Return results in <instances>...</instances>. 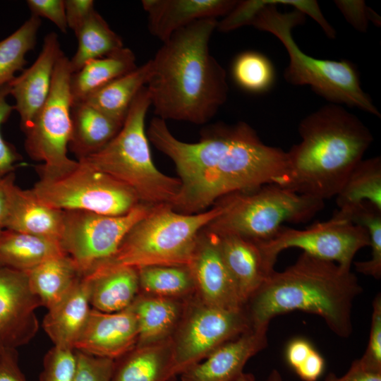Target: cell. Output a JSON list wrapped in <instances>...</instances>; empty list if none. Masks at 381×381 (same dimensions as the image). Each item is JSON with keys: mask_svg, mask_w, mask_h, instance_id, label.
Here are the masks:
<instances>
[{"mask_svg": "<svg viewBox=\"0 0 381 381\" xmlns=\"http://www.w3.org/2000/svg\"><path fill=\"white\" fill-rule=\"evenodd\" d=\"M146 133L175 164L181 185L171 206L178 212L198 213L230 193L279 185L287 170L286 152L265 144L243 121L209 126L197 143L179 140L157 116Z\"/></svg>", "mask_w": 381, "mask_h": 381, "instance_id": "cell-1", "label": "cell"}, {"mask_svg": "<svg viewBox=\"0 0 381 381\" xmlns=\"http://www.w3.org/2000/svg\"><path fill=\"white\" fill-rule=\"evenodd\" d=\"M217 22L202 19L178 30L151 59L146 88L157 117L203 124L226 101V71L209 49Z\"/></svg>", "mask_w": 381, "mask_h": 381, "instance_id": "cell-2", "label": "cell"}, {"mask_svg": "<svg viewBox=\"0 0 381 381\" xmlns=\"http://www.w3.org/2000/svg\"><path fill=\"white\" fill-rule=\"evenodd\" d=\"M362 291L351 269L303 253L284 271L274 270L244 308L252 328L269 326L277 315L301 310L320 316L334 334L347 338L353 330V303Z\"/></svg>", "mask_w": 381, "mask_h": 381, "instance_id": "cell-3", "label": "cell"}, {"mask_svg": "<svg viewBox=\"0 0 381 381\" xmlns=\"http://www.w3.org/2000/svg\"><path fill=\"white\" fill-rule=\"evenodd\" d=\"M298 133L279 185L322 200L336 196L373 140L356 116L333 103L301 120Z\"/></svg>", "mask_w": 381, "mask_h": 381, "instance_id": "cell-4", "label": "cell"}, {"mask_svg": "<svg viewBox=\"0 0 381 381\" xmlns=\"http://www.w3.org/2000/svg\"><path fill=\"white\" fill-rule=\"evenodd\" d=\"M260 9L249 25L272 34L285 47L289 62L286 80L294 85H309L330 103L356 107L380 118L371 97L361 87L358 72L347 60L319 59L304 53L292 36V30L304 22L305 15L294 9L280 12L274 0H259Z\"/></svg>", "mask_w": 381, "mask_h": 381, "instance_id": "cell-5", "label": "cell"}, {"mask_svg": "<svg viewBox=\"0 0 381 381\" xmlns=\"http://www.w3.org/2000/svg\"><path fill=\"white\" fill-rule=\"evenodd\" d=\"M151 106L143 87L138 92L116 136L99 151L78 159L129 188L140 203L171 205L179 193V178L169 176L154 164L145 128Z\"/></svg>", "mask_w": 381, "mask_h": 381, "instance_id": "cell-6", "label": "cell"}, {"mask_svg": "<svg viewBox=\"0 0 381 381\" xmlns=\"http://www.w3.org/2000/svg\"><path fill=\"white\" fill-rule=\"evenodd\" d=\"M221 212L217 202L208 210L195 214L178 212L167 204L155 206L131 227L116 253L98 265L135 269L188 266L200 233Z\"/></svg>", "mask_w": 381, "mask_h": 381, "instance_id": "cell-7", "label": "cell"}, {"mask_svg": "<svg viewBox=\"0 0 381 381\" xmlns=\"http://www.w3.org/2000/svg\"><path fill=\"white\" fill-rule=\"evenodd\" d=\"M217 202L222 212L205 229L217 235L235 234L255 243L272 238L286 222L309 220L324 207V200L277 183L236 191Z\"/></svg>", "mask_w": 381, "mask_h": 381, "instance_id": "cell-8", "label": "cell"}, {"mask_svg": "<svg viewBox=\"0 0 381 381\" xmlns=\"http://www.w3.org/2000/svg\"><path fill=\"white\" fill-rule=\"evenodd\" d=\"M39 176L32 190L41 202L59 210L120 216L140 203L129 188L78 160L66 171Z\"/></svg>", "mask_w": 381, "mask_h": 381, "instance_id": "cell-9", "label": "cell"}, {"mask_svg": "<svg viewBox=\"0 0 381 381\" xmlns=\"http://www.w3.org/2000/svg\"><path fill=\"white\" fill-rule=\"evenodd\" d=\"M72 73L69 59L64 54L56 64L47 99L25 132L28 155L42 162L37 167L39 175L66 171L77 162L67 154L71 135Z\"/></svg>", "mask_w": 381, "mask_h": 381, "instance_id": "cell-10", "label": "cell"}, {"mask_svg": "<svg viewBox=\"0 0 381 381\" xmlns=\"http://www.w3.org/2000/svg\"><path fill=\"white\" fill-rule=\"evenodd\" d=\"M250 328L245 308L231 310L216 308L204 303L198 298L186 303L181 320L172 337V379Z\"/></svg>", "mask_w": 381, "mask_h": 381, "instance_id": "cell-11", "label": "cell"}, {"mask_svg": "<svg viewBox=\"0 0 381 381\" xmlns=\"http://www.w3.org/2000/svg\"><path fill=\"white\" fill-rule=\"evenodd\" d=\"M152 207L140 203L127 214L120 216L64 210L60 244L73 260L82 275H85L111 258L131 227Z\"/></svg>", "mask_w": 381, "mask_h": 381, "instance_id": "cell-12", "label": "cell"}, {"mask_svg": "<svg viewBox=\"0 0 381 381\" xmlns=\"http://www.w3.org/2000/svg\"><path fill=\"white\" fill-rule=\"evenodd\" d=\"M257 243L272 270L279 254L290 248H300L313 257L351 269L356 253L370 246V238L364 227L336 211L328 221L304 229L283 226L272 238Z\"/></svg>", "mask_w": 381, "mask_h": 381, "instance_id": "cell-13", "label": "cell"}, {"mask_svg": "<svg viewBox=\"0 0 381 381\" xmlns=\"http://www.w3.org/2000/svg\"><path fill=\"white\" fill-rule=\"evenodd\" d=\"M188 266L194 281L197 297L202 302L226 310L244 308L236 284L223 258L219 238L217 234L207 229L200 233Z\"/></svg>", "mask_w": 381, "mask_h": 381, "instance_id": "cell-14", "label": "cell"}, {"mask_svg": "<svg viewBox=\"0 0 381 381\" xmlns=\"http://www.w3.org/2000/svg\"><path fill=\"white\" fill-rule=\"evenodd\" d=\"M40 306L27 272L0 268V345L16 349L30 342L38 331Z\"/></svg>", "mask_w": 381, "mask_h": 381, "instance_id": "cell-15", "label": "cell"}, {"mask_svg": "<svg viewBox=\"0 0 381 381\" xmlns=\"http://www.w3.org/2000/svg\"><path fill=\"white\" fill-rule=\"evenodd\" d=\"M63 54L57 34H47L35 62L8 84L9 95L16 101L13 108L19 114L24 133L47 99L56 64Z\"/></svg>", "mask_w": 381, "mask_h": 381, "instance_id": "cell-16", "label": "cell"}, {"mask_svg": "<svg viewBox=\"0 0 381 381\" xmlns=\"http://www.w3.org/2000/svg\"><path fill=\"white\" fill-rule=\"evenodd\" d=\"M138 339V321L131 306L114 313L91 308L74 349L116 360L134 349Z\"/></svg>", "mask_w": 381, "mask_h": 381, "instance_id": "cell-17", "label": "cell"}, {"mask_svg": "<svg viewBox=\"0 0 381 381\" xmlns=\"http://www.w3.org/2000/svg\"><path fill=\"white\" fill-rule=\"evenodd\" d=\"M268 326L250 328L181 374V381H234L248 360L267 346Z\"/></svg>", "mask_w": 381, "mask_h": 381, "instance_id": "cell-18", "label": "cell"}, {"mask_svg": "<svg viewBox=\"0 0 381 381\" xmlns=\"http://www.w3.org/2000/svg\"><path fill=\"white\" fill-rule=\"evenodd\" d=\"M236 0H143L150 32L162 42L176 31L202 19L224 17Z\"/></svg>", "mask_w": 381, "mask_h": 381, "instance_id": "cell-19", "label": "cell"}, {"mask_svg": "<svg viewBox=\"0 0 381 381\" xmlns=\"http://www.w3.org/2000/svg\"><path fill=\"white\" fill-rule=\"evenodd\" d=\"M217 236L223 258L245 307L274 270L267 266L257 243L235 234Z\"/></svg>", "mask_w": 381, "mask_h": 381, "instance_id": "cell-20", "label": "cell"}, {"mask_svg": "<svg viewBox=\"0 0 381 381\" xmlns=\"http://www.w3.org/2000/svg\"><path fill=\"white\" fill-rule=\"evenodd\" d=\"M89 286L92 308L114 313L128 308L140 293L138 270L97 265L83 275Z\"/></svg>", "mask_w": 381, "mask_h": 381, "instance_id": "cell-21", "label": "cell"}, {"mask_svg": "<svg viewBox=\"0 0 381 381\" xmlns=\"http://www.w3.org/2000/svg\"><path fill=\"white\" fill-rule=\"evenodd\" d=\"M90 306L88 284L82 276L44 318L43 328L55 346L74 349L91 310Z\"/></svg>", "mask_w": 381, "mask_h": 381, "instance_id": "cell-22", "label": "cell"}, {"mask_svg": "<svg viewBox=\"0 0 381 381\" xmlns=\"http://www.w3.org/2000/svg\"><path fill=\"white\" fill-rule=\"evenodd\" d=\"M138 325L135 346H144L172 338L184 313L181 298L139 293L132 304Z\"/></svg>", "mask_w": 381, "mask_h": 381, "instance_id": "cell-23", "label": "cell"}, {"mask_svg": "<svg viewBox=\"0 0 381 381\" xmlns=\"http://www.w3.org/2000/svg\"><path fill=\"white\" fill-rule=\"evenodd\" d=\"M64 219V210L43 203L32 189L16 186L5 229L59 241Z\"/></svg>", "mask_w": 381, "mask_h": 381, "instance_id": "cell-24", "label": "cell"}, {"mask_svg": "<svg viewBox=\"0 0 381 381\" xmlns=\"http://www.w3.org/2000/svg\"><path fill=\"white\" fill-rule=\"evenodd\" d=\"M71 135L68 149L78 159L87 157L108 144L123 123L91 105L73 103L71 109Z\"/></svg>", "mask_w": 381, "mask_h": 381, "instance_id": "cell-25", "label": "cell"}, {"mask_svg": "<svg viewBox=\"0 0 381 381\" xmlns=\"http://www.w3.org/2000/svg\"><path fill=\"white\" fill-rule=\"evenodd\" d=\"M172 338L135 346L114 360L111 381H171Z\"/></svg>", "mask_w": 381, "mask_h": 381, "instance_id": "cell-26", "label": "cell"}, {"mask_svg": "<svg viewBox=\"0 0 381 381\" xmlns=\"http://www.w3.org/2000/svg\"><path fill=\"white\" fill-rule=\"evenodd\" d=\"M65 253L57 240L8 229L0 231V268L27 272L47 259Z\"/></svg>", "mask_w": 381, "mask_h": 381, "instance_id": "cell-27", "label": "cell"}, {"mask_svg": "<svg viewBox=\"0 0 381 381\" xmlns=\"http://www.w3.org/2000/svg\"><path fill=\"white\" fill-rule=\"evenodd\" d=\"M27 273L31 291L47 309L65 297L83 276L66 253L43 261Z\"/></svg>", "mask_w": 381, "mask_h": 381, "instance_id": "cell-28", "label": "cell"}, {"mask_svg": "<svg viewBox=\"0 0 381 381\" xmlns=\"http://www.w3.org/2000/svg\"><path fill=\"white\" fill-rule=\"evenodd\" d=\"M137 67L134 53L126 47L88 61L71 75L70 91L73 103L83 101L94 92Z\"/></svg>", "mask_w": 381, "mask_h": 381, "instance_id": "cell-29", "label": "cell"}, {"mask_svg": "<svg viewBox=\"0 0 381 381\" xmlns=\"http://www.w3.org/2000/svg\"><path fill=\"white\" fill-rule=\"evenodd\" d=\"M152 71V64L150 59L133 71L99 88L82 102L123 123L135 97L147 85Z\"/></svg>", "mask_w": 381, "mask_h": 381, "instance_id": "cell-30", "label": "cell"}, {"mask_svg": "<svg viewBox=\"0 0 381 381\" xmlns=\"http://www.w3.org/2000/svg\"><path fill=\"white\" fill-rule=\"evenodd\" d=\"M337 210L346 216L364 202L381 210V158L362 159L353 168L336 195Z\"/></svg>", "mask_w": 381, "mask_h": 381, "instance_id": "cell-31", "label": "cell"}, {"mask_svg": "<svg viewBox=\"0 0 381 381\" xmlns=\"http://www.w3.org/2000/svg\"><path fill=\"white\" fill-rule=\"evenodd\" d=\"M78 49L69 59L72 73L88 61L109 55L123 47L122 39L113 31L102 16L95 11L75 33Z\"/></svg>", "mask_w": 381, "mask_h": 381, "instance_id": "cell-32", "label": "cell"}, {"mask_svg": "<svg viewBox=\"0 0 381 381\" xmlns=\"http://www.w3.org/2000/svg\"><path fill=\"white\" fill-rule=\"evenodd\" d=\"M142 294L182 298L195 291L188 266L156 265L137 269Z\"/></svg>", "mask_w": 381, "mask_h": 381, "instance_id": "cell-33", "label": "cell"}, {"mask_svg": "<svg viewBox=\"0 0 381 381\" xmlns=\"http://www.w3.org/2000/svg\"><path fill=\"white\" fill-rule=\"evenodd\" d=\"M41 25L40 18L31 16L15 32L0 41V88L9 84L23 70L26 54L34 49Z\"/></svg>", "mask_w": 381, "mask_h": 381, "instance_id": "cell-34", "label": "cell"}, {"mask_svg": "<svg viewBox=\"0 0 381 381\" xmlns=\"http://www.w3.org/2000/svg\"><path fill=\"white\" fill-rule=\"evenodd\" d=\"M231 73L236 85L251 93L268 91L275 80V71L270 60L253 51L236 56L232 64Z\"/></svg>", "mask_w": 381, "mask_h": 381, "instance_id": "cell-35", "label": "cell"}, {"mask_svg": "<svg viewBox=\"0 0 381 381\" xmlns=\"http://www.w3.org/2000/svg\"><path fill=\"white\" fill-rule=\"evenodd\" d=\"M353 223L364 227L369 235L371 257L368 260L355 262L358 272L373 277H381V210L369 202H364L356 207L346 216Z\"/></svg>", "mask_w": 381, "mask_h": 381, "instance_id": "cell-36", "label": "cell"}, {"mask_svg": "<svg viewBox=\"0 0 381 381\" xmlns=\"http://www.w3.org/2000/svg\"><path fill=\"white\" fill-rule=\"evenodd\" d=\"M76 363L75 349L54 346L44 358L40 381H73Z\"/></svg>", "mask_w": 381, "mask_h": 381, "instance_id": "cell-37", "label": "cell"}, {"mask_svg": "<svg viewBox=\"0 0 381 381\" xmlns=\"http://www.w3.org/2000/svg\"><path fill=\"white\" fill-rule=\"evenodd\" d=\"M75 351L77 363L73 381H111L114 360Z\"/></svg>", "mask_w": 381, "mask_h": 381, "instance_id": "cell-38", "label": "cell"}, {"mask_svg": "<svg viewBox=\"0 0 381 381\" xmlns=\"http://www.w3.org/2000/svg\"><path fill=\"white\" fill-rule=\"evenodd\" d=\"M368 370L381 373V294L373 301V313L369 340L363 356L358 359Z\"/></svg>", "mask_w": 381, "mask_h": 381, "instance_id": "cell-39", "label": "cell"}, {"mask_svg": "<svg viewBox=\"0 0 381 381\" xmlns=\"http://www.w3.org/2000/svg\"><path fill=\"white\" fill-rule=\"evenodd\" d=\"M9 95L8 84L0 88V178L14 172L16 164L20 159L14 146L5 140L1 133V126L14 110L6 100Z\"/></svg>", "mask_w": 381, "mask_h": 381, "instance_id": "cell-40", "label": "cell"}, {"mask_svg": "<svg viewBox=\"0 0 381 381\" xmlns=\"http://www.w3.org/2000/svg\"><path fill=\"white\" fill-rule=\"evenodd\" d=\"M26 4L32 15L49 19L62 32H66L68 27L64 0H28Z\"/></svg>", "mask_w": 381, "mask_h": 381, "instance_id": "cell-41", "label": "cell"}, {"mask_svg": "<svg viewBox=\"0 0 381 381\" xmlns=\"http://www.w3.org/2000/svg\"><path fill=\"white\" fill-rule=\"evenodd\" d=\"M335 4L346 20L355 29L365 32L368 27V8L364 1L339 0Z\"/></svg>", "mask_w": 381, "mask_h": 381, "instance_id": "cell-42", "label": "cell"}, {"mask_svg": "<svg viewBox=\"0 0 381 381\" xmlns=\"http://www.w3.org/2000/svg\"><path fill=\"white\" fill-rule=\"evenodd\" d=\"M68 27L75 33L95 11L92 0H65Z\"/></svg>", "mask_w": 381, "mask_h": 381, "instance_id": "cell-43", "label": "cell"}, {"mask_svg": "<svg viewBox=\"0 0 381 381\" xmlns=\"http://www.w3.org/2000/svg\"><path fill=\"white\" fill-rule=\"evenodd\" d=\"M0 381H26L18 365L16 349L4 347L0 357Z\"/></svg>", "mask_w": 381, "mask_h": 381, "instance_id": "cell-44", "label": "cell"}, {"mask_svg": "<svg viewBox=\"0 0 381 381\" xmlns=\"http://www.w3.org/2000/svg\"><path fill=\"white\" fill-rule=\"evenodd\" d=\"M325 381H381V373L368 370L358 359L353 361L347 372L341 377L329 373Z\"/></svg>", "mask_w": 381, "mask_h": 381, "instance_id": "cell-45", "label": "cell"}, {"mask_svg": "<svg viewBox=\"0 0 381 381\" xmlns=\"http://www.w3.org/2000/svg\"><path fill=\"white\" fill-rule=\"evenodd\" d=\"M15 173L0 178V231L5 229L12 201L15 183Z\"/></svg>", "mask_w": 381, "mask_h": 381, "instance_id": "cell-46", "label": "cell"}, {"mask_svg": "<svg viewBox=\"0 0 381 381\" xmlns=\"http://www.w3.org/2000/svg\"><path fill=\"white\" fill-rule=\"evenodd\" d=\"M325 368L322 356L315 350L310 352L303 363L295 372L304 381H316L322 375Z\"/></svg>", "mask_w": 381, "mask_h": 381, "instance_id": "cell-47", "label": "cell"}, {"mask_svg": "<svg viewBox=\"0 0 381 381\" xmlns=\"http://www.w3.org/2000/svg\"><path fill=\"white\" fill-rule=\"evenodd\" d=\"M313 347L304 339H295L287 346L286 356L288 363L294 369L299 367L307 358Z\"/></svg>", "mask_w": 381, "mask_h": 381, "instance_id": "cell-48", "label": "cell"}, {"mask_svg": "<svg viewBox=\"0 0 381 381\" xmlns=\"http://www.w3.org/2000/svg\"><path fill=\"white\" fill-rule=\"evenodd\" d=\"M368 20L372 21L377 26H380L381 24L380 17L373 9L368 7Z\"/></svg>", "mask_w": 381, "mask_h": 381, "instance_id": "cell-49", "label": "cell"}, {"mask_svg": "<svg viewBox=\"0 0 381 381\" xmlns=\"http://www.w3.org/2000/svg\"><path fill=\"white\" fill-rule=\"evenodd\" d=\"M266 381H283V379L280 373L277 370L274 369L270 372Z\"/></svg>", "mask_w": 381, "mask_h": 381, "instance_id": "cell-50", "label": "cell"}, {"mask_svg": "<svg viewBox=\"0 0 381 381\" xmlns=\"http://www.w3.org/2000/svg\"><path fill=\"white\" fill-rule=\"evenodd\" d=\"M234 381H256V379L252 373H243Z\"/></svg>", "mask_w": 381, "mask_h": 381, "instance_id": "cell-51", "label": "cell"}, {"mask_svg": "<svg viewBox=\"0 0 381 381\" xmlns=\"http://www.w3.org/2000/svg\"><path fill=\"white\" fill-rule=\"evenodd\" d=\"M4 349V347L2 346L1 345H0V357H1V354H2V353H3Z\"/></svg>", "mask_w": 381, "mask_h": 381, "instance_id": "cell-52", "label": "cell"}]
</instances>
